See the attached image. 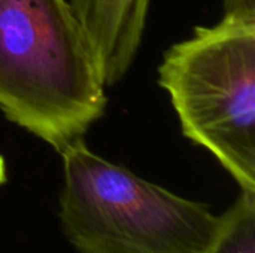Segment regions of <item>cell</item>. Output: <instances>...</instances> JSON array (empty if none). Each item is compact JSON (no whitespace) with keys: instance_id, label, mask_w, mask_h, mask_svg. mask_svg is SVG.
Instances as JSON below:
<instances>
[{"instance_id":"obj_1","label":"cell","mask_w":255,"mask_h":253,"mask_svg":"<svg viewBox=\"0 0 255 253\" xmlns=\"http://www.w3.org/2000/svg\"><path fill=\"white\" fill-rule=\"evenodd\" d=\"M94 45L69 0H0V110L58 154L106 109Z\"/></svg>"},{"instance_id":"obj_2","label":"cell","mask_w":255,"mask_h":253,"mask_svg":"<svg viewBox=\"0 0 255 253\" xmlns=\"http://www.w3.org/2000/svg\"><path fill=\"white\" fill-rule=\"evenodd\" d=\"M60 224L76 253H208L220 216L94 154L84 139L61 152Z\"/></svg>"},{"instance_id":"obj_3","label":"cell","mask_w":255,"mask_h":253,"mask_svg":"<svg viewBox=\"0 0 255 253\" xmlns=\"http://www.w3.org/2000/svg\"><path fill=\"white\" fill-rule=\"evenodd\" d=\"M182 134L255 191V19L224 15L170 46L158 67Z\"/></svg>"},{"instance_id":"obj_4","label":"cell","mask_w":255,"mask_h":253,"mask_svg":"<svg viewBox=\"0 0 255 253\" xmlns=\"http://www.w3.org/2000/svg\"><path fill=\"white\" fill-rule=\"evenodd\" d=\"M100 60L106 86L128 72L143 37L151 0H69Z\"/></svg>"},{"instance_id":"obj_5","label":"cell","mask_w":255,"mask_h":253,"mask_svg":"<svg viewBox=\"0 0 255 253\" xmlns=\"http://www.w3.org/2000/svg\"><path fill=\"white\" fill-rule=\"evenodd\" d=\"M208 253H255V191L242 189L220 216V227Z\"/></svg>"},{"instance_id":"obj_6","label":"cell","mask_w":255,"mask_h":253,"mask_svg":"<svg viewBox=\"0 0 255 253\" xmlns=\"http://www.w3.org/2000/svg\"><path fill=\"white\" fill-rule=\"evenodd\" d=\"M226 15L255 19V0H224Z\"/></svg>"},{"instance_id":"obj_7","label":"cell","mask_w":255,"mask_h":253,"mask_svg":"<svg viewBox=\"0 0 255 253\" xmlns=\"http://www.w3.org/2000/svg\"><path fill=\"white\" fill-rule=\"evenodd\" d=\"M6 179H7V176H6V163H4V158L0 155V186L3 183H6Z\"/></svg>"}]
</instances>
